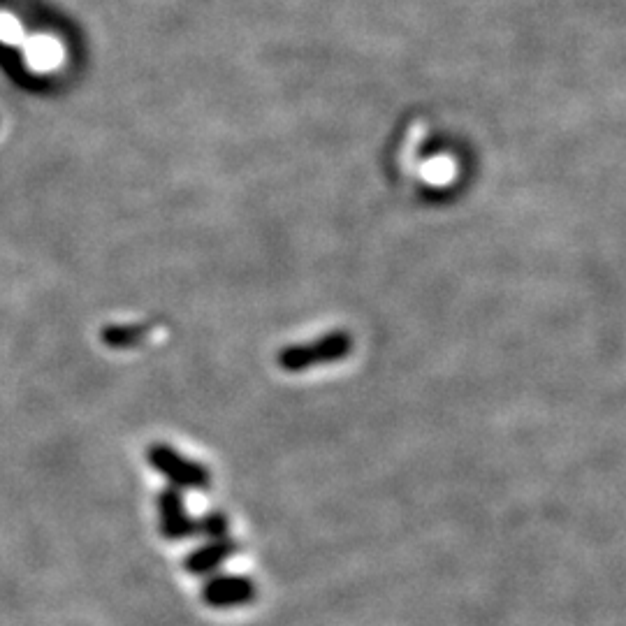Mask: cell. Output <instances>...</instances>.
Masks as SVG:
<instances>
[{
	"label": "cell",
	"instance_id": "cell-1",
	"mask_svg": "<svg viewBox=\"0 0 626 626\" xmlns=\"http://www.w3.org/2000/svg\"><path fill=\"white\" fill-rule=\"evenodd\" d=\"M147 460L160 476L170 480L172 487L177 490H200L205 492L211 485V473L205 464L188 460L186 455H181L179 450H174L167 443H154L147 450Z\"/></svg>",
	"mask_w": 626,
	"mask_h": 626
},
{
	"label": "cell",
	"instance_id": "cell-2",
	"mask_svg": "<svg viewBox=\"0 0 626 626\" xmlns=\"http://www.w3.org/2000/svg\"><path fill=\"white\" fill-rule=\"evenodd\" d=\"M351 353V337L344 332L327 334V337L304 346H288L279 355V365L286 371H304L323 362H339Z\"/></svg>",
	"mask_w": 626,
	"mask_h": 626
},
{
	"label": "cell",
	"instance_id": "cell-3",
	"mask_svg": "<svg viewBox=\"0 0 626 626\" xmlns=\"http://www.w3.org/2000/svg\"><path fill=\"white\" fill-rule=\"evenodd\" d=\"M158 520H160V536L167 541H186V538L198 536L195 531V520L186 511L184 492L177 487H165L158 492Z\"/></svg>",
	"mask_w": 626,
	"mask_h": 626
},
{
	"label": "cell",
	"instance_id": "cell-4",
	"mask_svg": "<svg viewBox=\"0 0 626 626\" xmlns=\"http://www.w3.org/2000/svg\"><path fill=\"white\" fill-rule=\"evenodd\" d=\"M256 596L258 589L253 585V580L246 578V575L221 573L209 578L205 582V587H202V601L218 610L246 606V603H251Z\"/></svg>",
	"mask_w": 626,
	"mask_h": 626
},
{
	"label": "cell",
	"instance_id": "cell-5",
	"mask_svg": "<svg viewBox=\"0 0 626 626\" xmlns=\"http://www.w3.org/2000/svg\"><path fill=\"white\" fill-rule=\"evenodd\" d=\"M239 552V543L232 538H221V541H209L193 552H188L184 559V569L191 575H209L228 562L232 555Z\"/></svg>",
	"mask_w": 626,
	"mask_h": 626
},
{
	"label": "cell",
	"instance_id": "cell-6",
	"mask_svg": "<svg viewBox=\"0 0 626 626\" xmlns=\"http://www.w3.org/2000/svg\"><path fill=\"white\" fill-rule=\"evenodd\" d=\"M195 531L209 541H221L230 538V520L223 511H207L200 520H195Z\"/></svg>",
	"mask_w": 626,
	"mask_h": 626
},
{
	"label": "cell",
	"instance_id": "cell-7",
	"mask_svg": "<svg viewBox=\"0 0 626 626\" xmlns=\"http://www.w3.org/2000/svg\"><path fill=\"white\" fill-rule=\"evenodd\" d=\"M142 334L144 330H140V327H109V330L103 332V341L114 348H123L137 344Z\"/></svg>",
	"mask_w": 626,
	"mask_h": 626
}]
</instances>
